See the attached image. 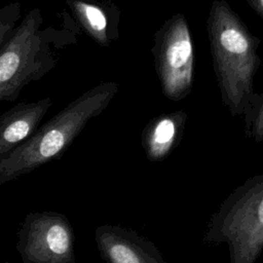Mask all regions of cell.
Returning a JSON list of instances; mask_svg holds the SVG:
<instances>
[{
  "label": "cell",
  "mask_w": 263,
  "mask_h": 263,
  "mask_svg": "<svg viewBox=\"0 0 263 263\" xmlns=\"http://www.w3.org/2000/svg\"><path fill=\"white\" fill-rule=\"evenodd\" d=\"M242 116L246 136L256 142H263V90L254 95Z\"/></svg>",
  "instance_id": "11"
},
{
  "label": "cell",
  "mask_w": 263,
  "mask_h": 263,
  "mask_svg": "<svg viewBox=\"0 0 263 263\" xmlns=\"http://www.w3.org/2000/svg\"><path fill=\"white\" fill-rule=\"evenodd\" d=\"M74 232L66 216L29 213L17 232L16 251L23 263H76Z\"/></svg>",
  "instance_id": "6"
},
{
  "label": "cell",
  "mask_w": 263,
  "mask_h": 263,
  "mask_svg": "<svg viewBox=\"0 0 263 263\" xmlns=\"http://www.w3.org/2000/svg\"><path fill=\"white\" fill-rule=\"evenodd\" d=\"M21 17V4L12 2L0 8V48L6 42Z\"/></svg>",
  "instance_id": "12"
},
{
  "label": "cell",
  "mask_w": 263,
  "mask_h": 263,
  "mask_svg": "<svg viewBox=\"0 0 263 263\" xmlns=\"http://www.w3.org/2000/svg\"><path fill=\"white\" fill-rule=\"evenodd\" d=\"M42 24L41 10L31 9L0 48V103L16 100L26 85L54 68L60 49L76 42V23L60 29Z\"/></svg>",
  "instance_id": "3"
},
{
  "label": "cell",
  "mask_w": 263,
  "mask_h": 263,
  "mask_svg": "<svg viewBox=\"0 0 263 263\" xmlns=\"http://www.w3.org/2000/svg\"><path fill=\"white\" fill-rule=\"evenodd\" d=\"M206 31L223 105L231 116H240L256 93L254 78L261 64V39L225 0L212 2Z\"/></svg>",
  "instance_id": "1"
},
{
  "label": "cell",
  "mask_w": 263,
  "mask_h": 263,
  "mask_svg": "<svg viewBox=\"0 0 263 263\" xmlns=\"http://www.w3.org/2000/svg\"><path fill=\"white\" fill-rule=\"evenodd\" d=\"M77 26L97 44L107 47L119 37L120 10L105 0H66Z\"/></svg>",
  "instance_id": "9"
},
{
  "label": "cell",
  "mask_w": 263,
  "mask_h": 263,
  "mask_svg": "<svg viewBox=\"0 0 263 263\" xmlns=\"http://www.w3.org/2000/svg\"><path fill=\"white\" fill-rule=\"evenodd\" d=\"M245 1L263 20V0H245Z\"/></svg>",
  "instance_id": "13"
},
{
  "label": "cell",
  "mask_w": 263,
  "mask_h": 263,
  "mask_svg": "<svg viewBox=\"0 0 263 263\" xmlns=\"http://www.w3.org/2000/svg\"><path fill=\"white\" fill-rule=\"evenodd\" d=\"M118 89L115 81L101 82L40 125L28 141L0 162V186L60 159L86 123L108 107Z\"/></svg>",
  "instance_id": "2"
},
{
  "label": "cell",
  "mask_w": 263,
  "mask_h": 263,
  "mask_svg": "<svg viewBox=\"0 0 263 263\" xmlns=\"http://www.w3.org/2000/svg\"><path fill=\"white\" fill-rule=\"evenodd\" d=\"M187 113L176 110L151 118L142 130L141 144L147 158L160 161L179 145L187 122Z\"/></svg>",
  "instance_id": "10"
},
{
  "label": "cell",
  "mask_w": 263,
  "mask_h": 263,
  "mask_svg": "<svg viewBox=\"0 0 263 263\" xmlns=\"http://www.w3.org/2000/svg\"><path fill=\"white\" fill-rule=\"evenodd\" d=\"M227 242L231 263H255L263 249V174L248 179L224 201L208 231Z\"/></svg>",
  "instance_id": "4"
},
{
  "label": "cell",
  "mask_w": 263,
  "mask_h": 263,
  "mask_svg": "<svg viewBox=\"0 0 263 263\" xmlns=\"http://www.w3.org/2000/svg\"><path fill=\"white\" fill-rule=\"evenodd\" d=\"M51 105L49 97L20 102L0 116V162L36 133Z\"/></svg>",
  "instance_id": "8"
},
{
  "label": "cell",
  "mask_w": 263,
  "mask_h": 263,
  "mask_svg": "<svg viewBox=\"0 0 263 263\" xmlns=\"http://www.w3.org/2000/svg\"><path fill=\"white\" fill-rule=\"evenodd\" d=\"M95 235L107 263H165L155 247L134 231L103 225L97 228Z\"/></svg>",
  "instance_id": "7"
},
{
  "label": "cell",
  "mask_w": 263,
  "mask_h": 263,
  "mask_svg": "<svg viewBox=\"0 0 263 263\" xmlns=\"http://www.w3.org/2000/svg\"><path fill=\"white\" fill-rule=\"evenodd\" d=\"M151 52L162 95L171 101L185 99L194 82L195 54L183 13L173 14L155 31Z\"/></svg>",
  "instance_id": "5"
},
{
  "label": "cell",
  "mask_w": 263,
  "mask_h": 263,
  "mask_svg": "<svg viewBox=\"0 0 263 263\" xmlns=\"http://www.w3.org/2000/svg\"><path fill=\"white\" fill-rule=\"evenodd\" d=\"M6 263H7V262H6Z\"/></svg>",
  "instance_id": "14"
}]
</instances>
